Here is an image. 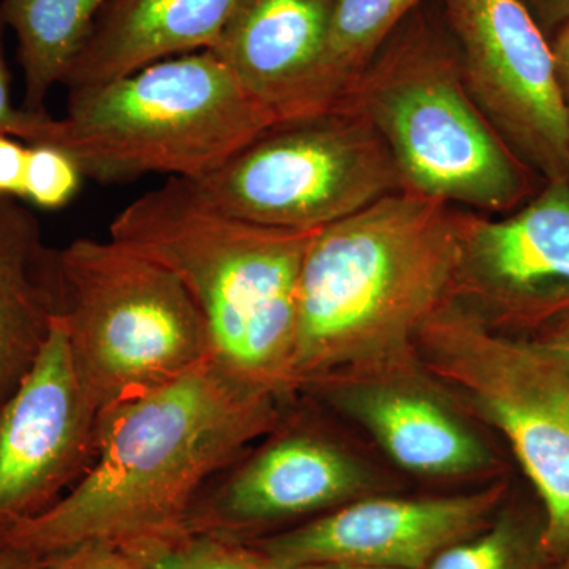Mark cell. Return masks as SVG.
<instances>
[{
    "label": "cell",
    "instance_id": "ffe728a7",
    "mask_svg": "<svg viewBox=\"0 0 569 569\" xmlns=\"http://www.w3.org/2000/svg\"><path fill=\"white\" fill-rule=\"evenodd\" d=\"M542 519L500 508L485 529L438 553L425 569H545Z\"/></svg>",
    "mask_w": 569,
    "mask_h": 569
},
{
    "label": "cell",
    "instance_id": "3957f363",
    "mask_svg": "<svg viewBox=\"0 0 569 569\" xmlns=\"http://www.w3.org/2000/svg\"><path fill=\"white\" fill-rule=\"evenodd\" d=\"M317 231L247 222L179 178L138 197L110 224L111 239L163 266L189 290L208 323L213 359L282 400L298 395L299 277Z\"/></svg>",
    "mask_w": 569,
    "mask_h": 569
},
{
    "label": "cell",
    "instance_id": "4316f807",
    "mask_svg": "<svg viewBox=\"0 0 569 569\" xmlns=\"http://www.w3.org/2000/svg\"><path fill=\"white\" fill-rule=\"evenodd\" d=\"M550 47H552L553 62H556L557 78L565 99H569V21L556 32Z\"/></svg>",
    "mask_w": 569,
    "mask_h": 569
},
{
    "label": "cell",
    "instance_id": "ac0fdd59",
    "mask_svg": "<svg viewBox=\"0 0 569 569\" xmlns=\"http://www.w3.org/2000/svg\"><path fill=\"white\" fill-rule=\"evenodd\" d=\"M110 0H0L7 29L18 41V62L24 77L22 110L50 114L47 99L62 84L100 11Z\"/></svg>",
    "mask_w": 569,
    "mask_h": 569
},
{
    "label": "cell",
    "instance_id": "4dcf8cb0",
    "mask_svg": "<svg viewBox=\"0 0 569 569\" xmlns=\"http://www.w3.org/2000/svg\"><path fill=\"white\" fill-rule=\"evenodd\" d=\"M560 559L563 561H561L559 569H569V549L560 557Z\"/></svg>",
    "mask_w": 569,
    "mask_h": 569
},
{
    "label": "cell",
    "instance_id": "5b68a950",
    "mask_svg": "<svg viewBox=\"0 0 569 569\" xmlns=\"http://www.w3.org/2000/svg\"><path fill=\"white\" fill-rule=\"evenodd\" d=\"M61 264L71 361L100 413L212 361L200 307L163 266L111 238L74 239Z\"/></svg>",
    "mask_w": 569,
    "mask_h": 569
},
{
    "label": "cell",
    "instance_id": "ba28073f",
    "mask_svg": "<svg viewBox=\"0 0 569 569\" xmlns=\"http://www.w3.org/2000/svg\"><path fill=\"white\" fill-rule=\"evenodd\" d=\"M391 62L373 118L417 193L490 211L515 204L523 193L518 163L459 88L441 48L413 36Z\"/></svg>",
    "mask_w": 569,
    "mask_h": 569
},
{
    "label": "cell",
    "instance_id": "1f68e13d",
    "mask_svg": "<svg viewBox=\"0 0 569 569\" xmlns=\"http://www.w3.org/2000/svg\"><path fill=\"white\" fill-rule=\"evenodd\" d=\"M567 107H568V132H569V99H567Z\"/></svg>",
    "mask_w": 569,
    "mask_h": 569
},
{
    "label": "cell",
    "instance_id": "f1b7e54d",
    "mask_svg": "<svg viewBox=\"0 0 569 569\" xmlns=\"http://www.w3.org/2000/svg\"><path fill=\"white\" fill-rule=\"evenodd\" d=\"M47 560L20 556V553H0V569H39Z\"/></svg>",
    "mask_w": 569,
    "mask_h": 569
},
{
    "label": "cell",
    "instance_id": "d6986e66",
    "mask_svg": "<svg viewBox=\"0 0 569 569\" xmlns=\"http://www.w3.org/2000/svg\"><path fill=\"white\" fill-rule=\"evenodd\" d=\"M422 0H332L320 73L321 108L337 82L366 62Z\"/></svg>",
    "mask_w": 569,
    "mask_h": 569
},
{
    "label": "cell",
    "instance_id": "2e32d148",
    "mask_svg": "<svg viewBox=\"0 0 569 569\" xmlns=\"http://www.w3.org/2000/svg\"><path fill=\"white\" fill-rule=\"evenodd\" d=\"M242 0H110L62 84L97 88L151 63L212 50Z\"/></svg>",
    "mask_w": 569,
    "mask_h": 569
},
{
    "label": "cell",
    "instance_id": "8fae6325",
    "mask_svg": "<svg viewBox=\"0 0 569 569\" xmlns=\"http://www.w3.org/2000/svg\"><path fill=\"white\" fill-rule=\"evenodd\" d=\"M99 417L59 318L0 411V537L47 512L84 477L96 460Z\"/></svg>",
    "mask_w": 569,
    "mask_h": 569
},
{
    "label": "cell",
    "instance_id": "603a6c76",
    "mask_svg": "<svg viewBox=\"0 0 569 569\" xmlns=\"http://www.w3.org/2000/svg\"><path fill=\"white\" fill-rule=\"evenodd\" d=\"M7 24L0 13V134H9L28 144H44L54 119L51 114H31L11 100L10 70L6 56Z\"/></svg>",
    "mask_w": 569,
    "mask_h": 569
},
{
    "label": "cell",
    "instance_id": "f546056e",
    "mask_svg": "<svg viewBox=\"0 0 569 569\" xmlns=\"http://www.w3.org/2000/svg\"><path fill=\"white\" fill-rule=\"evenodd\" d=\"M293 569H392L383 567H372V565L348 563V561H323V563L302 565Z\"/></svg>",
    "mask_w": 569,
    "mask_h": 569
},
{
    "label": "cell",
    "instance_id": "30bf717a",
    "mask_svg": "<svg viewBox=\"0 0 569 569\" xmlns=\"http://www.w3.org/2000/svg\"><path fill=\"white\" fill-rule=\"evenodd\" d=\"M468 84L552 181L568 179L567 99L552 47L522 0H443Z\"/></svg>",
    "mask_w": 569,
    "mask_h": 569
},
{
    "label": "cell",
    "instance_id": "44dd1931",
    "mask_svg": "<svg viewBox=\"0 0 569 569\" xmlns=\"http://www.w3.org/2000/svg\"><path fill=\"white\" fill-rule=\"evenodd\" d=\"M130 556L146 569H277L252 542L190 531Z\"/></svg>",
    "mask_w": 569,
    "mask_h": 569
},
{
    "label": "cell",
    "instance_id": "cb8c5ba5",
    "mask_svg": "<svg viewBox=\"0 0 569 569\" xmlns=\"http://www.w3.org/2000/svg\"><path fill=\"white\" fill-rule=\"evenodd\" d=\"M39 569H146L126 550L103 542H89L44 561Z\"/></svg>",
    "mask_w": 569,
    "mask_h": 569
},
{
    "label": "cell",
    "instance_id": "7a4b0ae2",
    "mask_svg": "<svg viewBox=\"0 0 569 569\" xmlns=\"http://www.w3.org/2000/svg\"><path fill=\"white\" fill-rule=\"evenodd\" d=\"M462 230L419 193L387 194L318 230L299 277L296 392L402 365L458 283Z\"/></svg>",
    "mask_w": 569,
    "mask_h": 569
},
{
    "label": "cell",
    "instance_id": "6da1fadb",
    "mask_svg": "<svg viewBox=\"0 0 569 569\" xmlns=\"http://www.w3.org/2000/svg\"><path fill=\"white\" fill-rule=\"evenodd\" d=\"M288 400L216 359L99 417L91 468L43 515L0 537V553L47 560L103 542L134 553L187 533L206 486L263 440Z\"/></svg>",
    "mask_w": 569,
    "mask_h": 569
},
{
    "label": "cell",
    "instance_id": "d4e9b609",
    "mask_svg": "<svg viewBox=\"0 0 569 569\" xmlns=\"http://www.w3.org/2000/svg\"><path fill=\"white\" fill-rule=\"evenodd\" d=\"M29 146L17 138L0 134V193L22 198Z\"/></svg>",
    "mask_w": 569,
    "mask_h": 569
},
{
    "label": "cell",
    "instance_id": "9c48e42d",
    "mask_svg": "<svg viewBox=\"0 0 569 569\" xmlns=\"http://www.w3.org/2000/svg\"><path fill=\"white\" fill-rule=\"evenodd\" d=\"M372 473L318 427L288 419L206 486L187 531L254 541L369 496Z\"/></svg>",
    "mask_w": 569,
    "mask_h": 569
},
{
    "label": "cell",
    "instance_id": "52a82bcc",
    "mask_svg": "<svg viewBox=\"0 0 569 569\" xmlns=\"http://www.w3.org/2000/svg\"><path fill=\"white\" fill-rule=\"evenodd\" d=\"M392 181V164L376 142L316 114L274 123L192 182L247 222L321 230L387 197Z\"/></svg>",
    "mask_w": 569,
    "mask_h": 569
},
{
    "label": "cell",
    "instance_id": "277c9868",
    "mask_svg": "<svg viewBox=\"0 0 569 569\" xmlns=\"http://www.w3.org/2000/svg\"><path fill=\"white\" fill-rule=\"evenodd\" d=\"M279 122L212 50L176 56L69 92L47 144L82 176L126 182L144 174L198 181Z\"/></svg>",
    "mask_w": 569,
    "mask_h": 569
},
{
    "label": "cell",
    "instance_id": "7c38bea8",
    "mask_svg": "<svg viewBox=\"0 0 569 569\" xmlns=\"http://www.w3.org/2000/svg\"><path fill=\"white\" fill-rule=\"evenodd\" d=\"M505 496L503 482L460 496H366L249 542L277 569L323 561L425 569L449 546L485 529L500 511Z\"/></svg>",
    "mask_w": 569,
    "mask_h": 569
},
{
    "label": "cell",
    "instance_id": "4fadbf2b",
    "mask_svg": "<svg viewBox=\"0 0 569 569\" xmlns=\"http://www.w3.org/2000/svg\"><path fill=\"white\" fill-rule=\"evenodd\" d=\"M458 282L501 320L569 309V181L503 220L463 223Z\"/></svg>",
    "mask_w": 569,
    "mask_h": 569
},
{
    "label": "cell",
    "instance_id": "9a60e30c",
    "mask_svg": "<svg viewBox=\"0 0 569 569\" xmlns=\"http://www.w3.org/2000/svg\"><path fill=\"white\" fill-rule=\"evenodd\" d=\"M332 0H242L212 51L279 122L320 114Z\"/></svg>",
    "mask_w": 569,
    "mask_h": 569
},
{
    "label": "cell",
    "instance_id": "e0dca14e",
    "mask_svg": "<svg viewBox=\"0 0 569 569\" xmlns=\"http://www.w3.org/2000/svg\"><path fill=\"white\" fill-rule=\"evenodd\" d=\"M63 293L61 250L32 211L0 193V411L62 317Z\"/></svg>",
    "mask_w": 569,
    "mask_h": 569
},
{
    "label": "cell",
    "instance_id": "484cf974",
    "mask_svg": "<svg viewBox=\"0 0 569 569\" xmlns=\"http://www.w3.org/2000/svg\"><path fill=\"white\" fill-rule=\"evenodd\" d=\"M545 33L559 31L569 21V0H522Z\"/></svg>",
    "mask_w": 569,
    "mask_h": 569
},
{
    "label": "cell",
    "instance_id": "83f0119b",
    "mask_svg": "<svg viewBox=\"0 0 569 569\" xmlns=\"http://www.w3.org/2000/svg\"><path fill=\"white\" fill-rule=\"evenodd\" d=\"M542 346L569 370V323L550 337L548 342H542Z\"/></svg>",
    "mask_w": 569,
    "mask_h": 569
},
{
    "label": "cell",
    "instance_id": "5bb4252c",
    "mask_svg": "<svg viewBox=\"0 0 569 569\" xmlns=\"http://www.w3.org/2000/svg\"><path fill=\"white\" fill-rule=\"evenodd\" d=\"M299 395L355 419L397 466L422 477L458 478L493 466L488 447L440 399L378 373L310 381Z\"/></svg>",
    "mask_w": 569,
    "mask_h": 569
},
{
    "label": "cell",
    "instance_id": "8992f818",
    "mask_svg": "<svg viewBox=\"0 0 569 569\" xmlns=\"http://www.w3.org/2000/svg\"><path fill=\"white\" fill-rule=\"evenodd\" d=\"M430 373L455 389L511 445L542 505L550 559L569 549V370L542 343L493 332L443 306L415 342Z\"/></svg>",
    "mask_w": 569,
    "mask_h": 569
},
{
    "label": "cell",
    "instance_id": "7402d4cb",
    "mask_svg": "<svg viewBox=\"0 0 569 569\" xmlns=\"http://www.w3.org/2000/svg\"><path fill=\"white\" fill-rule=\"evenodd\" d=\"M82 173L69 153L48 144H29L24 200L43 209L69 204L80 189Z\"/></svg>",
    "mask_w": 569,
    "mask_h": 569
}]
</instances>
